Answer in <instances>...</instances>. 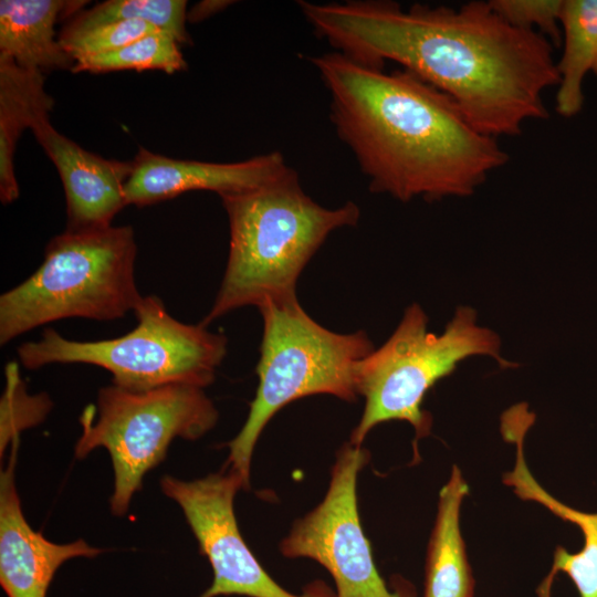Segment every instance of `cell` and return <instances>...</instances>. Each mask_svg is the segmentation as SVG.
Here are the masks:
<instances>
[{"label": "cell", "mask_w": 597, "mask_h": 597, "mask_svg": "<svg viewBox=\"0 0 597 597\" xmlns=\"http://www.w3.org/2000/svg\"><path fill=\"white\" fill-rule=\"evenodd\" d=\"M314 33L367 66L399 64L448 95L481 133L522 134L549 116L544 93L558 85L553 43L505 22L489 1L459 8L386 0L297 2Z\"/></svg>", "instance_id": "1"}, {"label": "cell", "mask_w": 597, "mask_h": 597, "mask_svg": "<svg viewBox=\"0 0 597 597\" xmlns=\"http://www.w3.org/2000/svg\"><path fill=\"white\" fill-rule=\"evenodd\" d=\"M329 96V119L369 189L402 202L468 197L509 161L455 103L409 71L336 51L308 56Z\"/></svg>", "instance_id": "2"}, {"label": "cell", "mask_w": 597, "mask_h": 597, "mask_svg": "<svg viewBox=\"0 0 597 597\" xmlns=\"http://www.w3.org/2000/svg\"><path fill=\"white\" fill-rule=\"evenodd\" d=\"M221 200L230 249L205 326L243 306L297 297V279L329 233L354 227L360 218L353 201L335 209L315 202L291 167L258 188Z\"/></svg>", "instance_id": "3"}, {"label": "cell", "mask_w": 597, "mask_h": 597, "mask_svg": "<svg viewBox=\"0 0 597 597\" xmlns=\"http://www.w3.org/2000/svg\"><path fill=\"white\" fill-rule=\"evenodd\" d=\"M130 226L70 231L48 243L41 265L0 296V344L63 318L113 321L143 298Z\"/></svg>", "instance_id": "4"}, {"label": "cell", "mask_w": 597, "mask_h": 597, "mask_svg": "<svg viewBox=\"0 0 597 597\" xmlns=\"http://www.w3.org/2000/svg\"><path fill=\"white\" fill-rule=\"evenodd\" d=\"M258 308L263 320L259 385L243 427L228 443L227 460L247 489L253 450L270 419L306 396L327 394L354 400L358 365L374 350L366 333L339 334L323 327L297 297L266 301Z\"/></svg>", "instance_id": "5"}, {"label": "cell", "mask_w": 597, "mask_h": 597, "mask_svg": "<svg viewBox=\"0 0 597 597\" xmlns=\"http://www.w3.org/2000/svg\"><path fill=\"white\" fill-rule=\"evenodd\" d=\"M476 320L475 310L459 306L437 335L428 331L423 310L408 306L387 342L358 365L357 392L365 398V408L349 443L360 447L375 426L391 420L409 422L417 439L428 436L431 416L422 409L427 391L468 357L486 355L502 368L517 366L501 356L499 335Z\"/></svg>", "instance_id": "6"}, {"label": "cell", "mask_w": 597, "mask_h": 597, "mask_svg": "<svg viewBox=\"0 0 597 597\" xmlns=\"http://www.w3.org/2000/svg\"><path fill=\"white\" fill-rule=\"evenodd\" d=\"M136 326L111 339L73 341L46 328L18 347L27 369L51 364H87L109 371L113 384L135 391L184 384L205 388L227 355L228 339L200 324L172 317L156 295L143 296L133 312Z\"/></svg>", "instance_id": "7"}, {"label": "cell", "mask_w": 597, "mask_h": 597, "mask_svg": "<svg viewBox=\"0 0 597 597\" xmlns=\"http://www.w3.org/2000/svg\"><path fill=\"white\" fill-rule=\"evenodd\" d=\"M218 416L201 387L175 384L135 391L112 384L100 389L96 405L83 410L74 454L83 459L100 447L108 451L114 470L111 511L122 516L172 440L199 439Z\"/></svg>", "instance_id": "8"}, {"label": "cell", "mask_w": 597, "mask_h": 597, "mask_svg": "<svg viewBox=\"0 0 597 597\" xmlns=\"http://www.w3.org/2000/svg\"><path fill=\"white\" fill-rule=\"evenodd\" d=\"M366 462L360 447L342 448L324 500L295 522L280 549L286 557H307L324 566L336 584V597H401L379 575L360 524L356 484Z\"/></svg>", "instance_id": "9"}, {"label": "cell", "mask_w": 597, "mask_h": 597, "mask_svg": "<svg viewBox=\"0 0 597 597\" xmlns=\"http://www.w3.org/2000/svg\"><path fill=\"white\" fill-rule=\"evenodd\" d=\"M160 488L181 507L200 553L212 567V584L200 597H310L282 588L245 544L233 502L238 490L247 486L237 472L222 470L193 481L165 475Z\"/></svg>", "instance_id": "10"}, {"label": "cell", "mask_w": 597, "mask_h": 597, "mask_svg": "<svg viewBox=\"0 0 597 597\" xmlns=\"http://www.w3.org/2000/svg\"><path fill=\"white\" fill-rule=\"evenodd\" d=\"M125 184L127 206L157 203L188 191H213L221 197L258 188L289 166L280 151L237 163H209L170 158L139 147Z\"/></svg>", "instance_id": "11"}, {"label": "cell", "mask_w": 597, "mask_h": 597, "mask_svg": "<svg viewBox=\"0 0 597 597\" xmlns=\"http://www.w3.org/2000/svg\"><path fill=\"white\" fill-rule=\"evenodd\" d=\"M31 130L60 175L66 202L65 230L112 226L127 206L125 184L133 170L132 160L106 159L87 151L57 132L50 117L34 124Z\"/></svg>", "instance_id": "12"}, {"label": "cell", "mask_w": 597, "mask_h": 597, "mask_svg": "<svg viewBox=\"0 0 597 597\" xmlns=\"http://www.w3.org/2000/svg\"><path fill=\"white\" fill-rule=\"evenodd\" d=\"M18 441L0 474V585L8 597H46L60 566L75 557L92 558L101 548L84 540L56 544L25 520L14 482Z\"/></svg>", "instance_id": "13"}, {"label": "cell", "mask_w": 597, "mask_h": 597, "mask_svg": "<svg viewBox=\"0 0 597 597\" xmlns=\"http://www.w3.org/2000/svg\"><path fill=\"white\" fill-rule=\"evenodd\" d=\"M534 419V413L522 406L510 408L502 416V434L515 446V463L503 475V482L519 498L540 503L577 525L584 537L583 548L577 553H569L563 547L555 549L552 569L540 586L538 595L549 597L555 575L563 572L576 586L579 597H597V512H583L562 503L535 480L524 457V438Z\"/></svg>", "instance_id": "14"}, {"label": "cell", "mask_w": 597, "mask_h": 597, "mask_svg": "<svg viewBox=\"0 0 597 597\" xmlns=\"http://www.w3.org/2000/svg\"><path fill=\"white\" fill-rule=\"evenodd\" d=\"M86 1L1 0L0 54L18 65L42 73L72 72L75 61L63 49L55 32L60 17L74 15Z\"/></svg>", "instance_id": "15"}, {"label": "cell", "mask_w": 597, "mask_h": 597, "mask_svg": "<svg viewBox=\"0 0 597 597\" xmlns=\"http://www.w3.org/2000/svg\"><path fill=\"white\" fill-rule=\"evenodd\" d=\"M52 97L44 90L43 73L18 65L0 54V199L7 205L19 197L14 151L24 129L49 118Z\"/></svg>", "instance_id": "16"}, {"label": "cell", "mask_w": 597, "mask_h": 597, "mask_svg": "<svg viewBox=\"0 0 597 597\" xmlns=\"http://www.w3.org/2000/svg\"><path fill=\"white\" fill-rule=\"evenodd\" d=\"M469 486L453 467L439 493L426 567L425 597H473L474 580L460 527V512Z\"/></svg>", "instance_id": "17"}, {"label": "cell", "mask_w": 597, "mask_h": 597, "mask_svg": "<svg viewBox=\"0 0 597 597\" xmlns=\"http://www.w3.org/2000/svg\"><path fill=\"white\" fill-rule=\"evenodd\" d=\"M561 27L564 49L556 61L555 106L563 117H573L583 107V82L597 57V0H564Z\"/></svg>", "instance_id": "18"}, {"label": "cell", "mask_w": 597, "mask_h": 597, "mask_svg": "<svg viewBox=\"0 0 597 597\" xmlns=\"http://www.w3.org/2000/svg\"><path fill=\"white\" fill-rule=\"evenodd\" d=\"M118 21H143L170 34L179 44L190 43L185 0H107L75 13L61 32H81Z\"/></svg>", "instance_id": "19"}, {"label": "cell", "mask_w": 597, "mask_h": 597, "mask_svg": "<svg viewBox=\"0 0 597 597\" xmlns=\"http://www.w3.org/2000/svg\"><path fill=\"white\" fill-rule=\"evenodd\" d=\"M187 63L177 40L166 32L145 35L114 52L75 61L72 72L105 73L113 71L159 70L168 74L182 71Z\"/></svg>", "instance_id": "20"}, {"label": "cell", "mask_w": 597, "mask_h": 597, "mask_svg": "<svg viewBox=\"0 0 597 597\" xmlns=\"http://www.w3.org/2000/svg\"><path fill=\"white\" fill-rule=\"evenodd\" d=\"M52 408L45 394L29 395L20 376L19 366L11 362L6 366V388L0 402L1 453L27 428L39 425Z\"/></svg>", "instance_id": "21"}, {"label": "cell", "mask_w": 597, "mask_h": 597, "mask_svg": "<svg viewBox=\"0 0 597 597\" xmlns=\"http://www.w3.org/2000/svg\"><path fill=\"white\" fill-rule=\"evenodd\" d=\"M159 31L143 21H118L81 32H61L59 41L73 60L77 61L83 57L114 52L145 35Z\"/></svg>", "instance_id": "22"}, {"label": "cell", "mask_w": 597, "mask_h": 597, "mask_svg": "<svg viewBox=\"0 0 597 597\" xmlns=\"http://www.w3.org/2000/svg\"><path fill=\"white\" fill-rule=\"evenodd\" d=\"M564 0H491L493 10L509 24L545 35L553 44L562 41L561 15Z\"/></svg>", "instance_id": "23"}, {"label": "cell", "mask_w": 597, "mask_h": 597, "mask_svg": "<svg viewBox=\"0 0 597 597\" xmlns=\"http://www.w3.org/2000/svg\"><path fill=\"white\" fill-rule=\"evenodd\" d=\"M233 1L226 0H203L196 3L189 11H187V20L192 23L200 22L209 17L223 10Z\"/></svg>", "instance_id": "24"}, {"label": "cell", "mask_w": 597, "mask_h": 597, "mask_svg": "<svg viewBox=\"0 0 597 597\" xmlns=\"http://www.w3.org/2000/svg\"><path fill=\"white\" fill-rule=\"evenodd\" d=\"M593 72H594L595 75L597 76V57H596V61H595V65H594Z\"/></svg>", "instance_id": "25"}]
</instances>
